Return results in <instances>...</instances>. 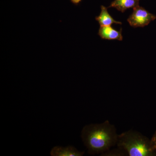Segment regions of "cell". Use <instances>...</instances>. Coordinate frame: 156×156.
<instances>
[{
    "instance_id": "obj_1",
    "label": "cell",
    "mask_w": 156,
    "mask_h": 156,
    "mask_svg": "<svg viewBox=\"0 0 156 156\" xmlns=\"http://www.w3.org/2000/svg\"><path fill=\"white\" fill-rule=\"evenodd\" d=\"M119 134L114 125L108 120L101 124H91L84 126L81 138L91 155L101 154L116 145Z\"/></svg>"
},
{
    "instance_id": "obj_2",
    "label": "cell",
    "mask_w": 156,
    "mask_h": 156,
    "mask_svg": "<svg viewBox=\"0 0 156 156\" xmlns=\"http://www.w3.org/2000/svg\"><path fill=\"white\" fill-rule=\"evenodd\" d=\"M116 145L126 151L128 156L156 155L150 140L134 130H128L119 134Z\"/></svg>"
},
{
    "instance_id": "obj_3",
    "label": "cell",
    "mask_w": 156,
    "mask_h": 156,
    "mask_svg": "<svg viewBox=\"0 0 156 156\" xmlns=\"http://www.w3.org/2000/svg\"><path fill=\"white\" fill-rule=\"evenodd\" d=\"M156 16L139 6L133 8V12L128 20L131 26L133 27H144L153 21Z\"/></svg>"
},
{
    "instance_id": "obj_4",
    "label": "cell",
    "mask_w": 156,
    "mask_h": 156,
    "mask_svg": "<svg viewBox=\"0 0 156 156\" xmlns=\"http://www.w3.org/2000/svg\"><path fill=\"white\" fill-rule=\"evenodd\" d=\"M85 152L80 151L74 147L68 146L66 147L56 146L50 151L51 156H82Z\"/></svg>"
},
{
    "instance_id": "obj_5",
    "label": "cell",
    "mask_w": 156,
    "mask_h": 156,
    "mask_svg": "<svg viewBox=\"0 0 156 156\" xmlns=\"http://www.w3.org/2000/svg\"><path fill=\"white\" fill-rule=\"evenodd\" d=\"M98 35L105 40H123L122 29L119 31L116 30L111 26H101L98 30Z\"/></svg>"
},
{
    "instance_id": "obj_6",
    "label": "cell",
    "mask_w": 156,
    "mask_h": 156,
    "mask_svg": "<svg viewBox=\"0 0 156 156\" xmlns=\"http://www.w3.org/2000/svg\"><path fill=\"white\" fill-rule=\"evenodd\" d=\"M95 20L101 26H111L113 23L122 24V23L117 21L109 14L107 8L104 6H101V12L99 16L95 17Z\"/></svg>"
},
{
    "instance_id": "obj_7",
    "label": "cell",
    "mask_w": 156,
    "mask_h": 156,
    "mask_svg": "<svg viewBox=\"0 0 156 156\" xmlns=\"http://www.w3.org/2000/svg\"><path fill=\"white\" fill-rule=\"evenodd\" d=\"M139 0H115L109 8H114L121 12H125L127 9L139 6Z\"/></svg>"
},
{
    "instance_id": "obj_8",
    "label": "cell",
    "mask_w": 156,
    "mask_h": 156,
    "mask_svg": "<svg viewBox=\"0 0 156 156\" xmlns=\"http://www.w3.org/2000/svg\"><path fill=\"white\" fill-rule=\"evenodd\" d=\"M101 156H128L126 152L123 149L118 147V148L108 150L101 154Z\"/></svg>"
},
{
    "instance_id": "obj_9",
    "label": "cell",
    "mask_w": 156,
    "mask_h": 156,
    "mask_svg": "<svg viewBox=\"0 0 156 156\" xmlns=\"http://www.w3.org/2000/svg\"><path fill=\"white\" fill-rule=\"evenodd\" d=\"M151 140L152 146L156 154V131L155 132Z\"/></svg>"
},
{
    "instance_id": "obj_10",
    "label": "cell",
    "mask_w": 156,
    "mask_h": 156,
    "mask_svg": "<svg viewBox=\"0 0 156 156\" xmlns=\"http://www.w3.org/2000/svg\"><path fill=\"white\" fill-rule=\"evenodd\" d=\"M70 1H71L73 3V4H75V5H77V4L80 3L81 0H70Z\"/></svg>"
}]
</instances>
